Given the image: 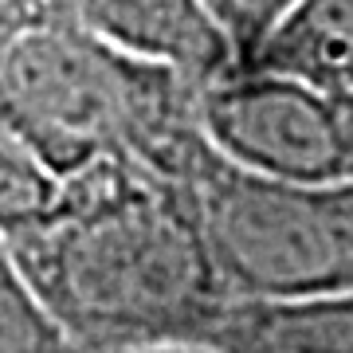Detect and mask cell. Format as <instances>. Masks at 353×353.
Here are the masks:
<instances>
[{
  "label": "cell",
  "instance_id": "6da1fadb",
  "mask_svg": "<svg viewBox=\"0 0 353 353\" xmlns=\"http://www.w3.org/2000/svg\"><path fill=\"white\" fill-rule=\"evenodd\" d=\"M4 240L67 350H208L232 303L185 185L130 161L59 176L55 201Z\"/></svg>",
  "mask_w": 353,
  "mask_h": 353
},
{
  "label": "cell",
  "instance_id": "7a4b0ae2",
  "mask_svg": "<svg viewBox=\"0 0 353 353\" xmlns=\"http://www.w3.org/2000/svg\"><path fill=\"white\" fill-rule=\"evenodd\" d=\"M201 83L134 55L67 16L8 20L0 32V122L55 176L130 161L185 185L208 150Z\"/></svg>",
  "mask_w": 353,
  "mask_h": 353
},
{
  "label": "cell",
  "instance_id": "3957f363",
  "mask_svg": "<svg viewBox=\"0 0 353 353\" xmlns=\"http://www.w3.org/2000/svg\"><path fill=\"white\" fill-rule=\"evenodd\" d=\"M185 192L232 299L294 303L353 290V181L267 176L208 141Z\"/></svg>",
  "mask_w": 353,
  "mask_h": 353
},
{
  "label": "cell",
  "instance_id": "277c9868",
  "mask_svg": "<svg viewBox=\"0 0 353 353\" xmlns=\"http://www.w3.org/2000/svg\"><path fill=\"white\" fill-rule=\"evenodd\" d=\"M201 126L228 161L303 185L353 181V90L271 67L201 87Z\"/></svg>",
  "mask_w": 353,
  "mask_h": 353
},
{
  "label": "cell",
  "instance_id": "5b68a950",
  "mask_svg": "<svg viewBox=\"0 0 353 353\" xmlns=\"http://www.w3.org/2000/svg\"><path fill=\"white\" fill-rule=\"evenodd\" d=\"M51 12L134 55L176 67L201 87L240 67L204 0H51Z\"/></svg>",
  "mask_w": 353,
  "mask_h": 353
},
{
  "label": "cell",
  "instance_id": "8992f818",
  "mask_svg": "<svg viewBox=\"0 0 353 353\" xmlns=\"http://www.w3.org/2000/svg\"><path fill=\"white\" fill-rule=\"evenodd\" d=\"M212 353H353V290L294 299V303H252L232 299L220 314Z\"/></svg>",
  "mask_w": 353,
  "mask_h": 353
},
{
  "label": "cell",
  "instance_id": "52a82bcc",
  "mask_svg": "<svg viewBox=\"0 0 353 353\" xmlns=\"http://www.w3.org/2000/svg\"><path fill=\"white\" fill-rule=\"evenodd\" d=\"M248 67L353 90V0H294Z\"/></svg>",
  "mask_w": 353,
  "mask_h": 353
},
{
  "label": "cell",
  "instance_id": "ba28073f",
  "mask_svg": "<svg viewBox=\"0 0 353 353\" xmlns=\"http://www.w3.org/2000/svg\"><path fill=\"white\" fill-rule=\"evenodd\" d=\"M59 192V176L0 122V236L32 224Z\"/></svg>",
  "mask_w": 353,
  "mask_h": 353
},
{
  "label": "cell",
  "instance_id": "9c48e42d",
  "mask_svg": "<svg viewBox=\"0 0 353 353\" xmlns=\"http://www.w3.org/2000/svg\"><path fill=\"white\" fill-rule=\"evenodd\" d=\"M0 350H20V353L67 350L59 326L39 306L36 290L28 287L24 271H20L4 236H0Z\"/></svg>",
  "mask_w": 353,
  "mask_h": 353
},
{
  "label": "cell",
  "instance_id": "30bf717a",
  "mask_svg": "<svg viewBox=\"0 0 353 353\" xmlns=\"http://www.w3.org/2000/svg\"><path fill=\"white\" fill-rule=\"evenodd\" d=\"M290 4L294 0H204V8L212 12L220 32L228 36L240 67H248L255 59V51L263 48V39L287 16Z\"/></svg>",
  "mask_w": 353,
  "mask_h": 353
},
{
  "label": "cell",
  "instance_id": "8fae6325",
  "mask_svg": "<svg viewBox=\"0 0 353 353\" xmlns=\"http://www.w3.org/2000/svg\"><path fill=\"white\" fill-rule=\"evenodd\" d=\"M4 8L12 20H28V16H51V0H4Z\"/></svg>",
  "mask_w": 353,
  "mask_h": 353
},
{
  "label": "cell",
  "instance_id": "7c38bea8",
  "mask_svg": "<svg viewBox=\"0 0 353 353\" xmlns=\"http://www.w3.org/2000/svg\"><path fill=\"white\" fill-rule=\"evenodd\" d=\"M12 16H8V8H4V0H0V32H4V24H8Z\"/></svg>",
  "mask_w": 353,
  "mask_h": 353
}]
</instances>
